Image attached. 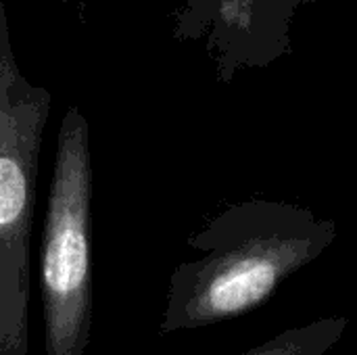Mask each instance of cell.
I'll return each instance as SVG.
<instances>
[{
  "label": "cell",
  "instance_id": "obj_4",
  "mask_svg": "<svg viewBox=\"0 0 357 355\" xmlns=\"http://www.w3.org/2000/svg\"><path fill=\"white\" fill-rule=\"evenodd\" d=\"M312 0H182L174 40L205 42L220 84L243 69H268L293 52L297 10Z\"/></svg>",
  "mask_w": 357,
  "mask_h": 355
},
{
  "label": "cell",
  "instance_id": "obj_2",
  "mask_svg": "<svg viewBox=\"0 0 357 355\" xmlns=\"http://www.w3.org/2000/svg\"><path fill=\"white\" fill-rule=\"evenodd\" d=\"M52 96L19 69L0 0V355H29L31 228Z\"/></svg>",
  "mask_w": 357,
  "mask_h": 355
},
{
  "label": "cell",
  "instance_id": "obj_1",
  "mask_svg": "<svg viewBox=\"0 0 357 355\" xmlns=\"http://www.w3.org/2000/svg\"><path fill=\"white\" fill-rule=\"evenodd\" d=\"M337 234L335 220L295 203L251 199L228 205L188 239L201 257L172 272L159 333L207 328L253 312L314 264Z\"/></svg>",
  "mask_w": 357,
  "mask_h": 355
},
{
  "label": "cell",
  "instance_id": "obj_3",
  "mask_svg": "<svg viewBox=\"0 0 357 355\" xmlns=\"http://www.w3.org/2000/svg\"><path fill=\"white\" fill-rule=\"evenodd\" d=\"M92 161L90 128L69 105L56 153L40 243V295L46 355H86L92 331Z\"/></svg>",
  "mask_w": 357,
  "mask_h": 355
},
{
  "label": "cell",
  "instance_id": "obj_5",
  "mask_svg": "<svg viewBox=\"0 0 357 355\" xmlns=\"http://www.w3.org/2000/svg\"><path fill=\"white\" fill-rule=\"evenodd\" d=\"M347 331V318H322L305 326L287 328L266 343L236 355H324Z\"/></svg>",
  "mask_w": 357,
  "mask_h": 355
}]
</instances>
